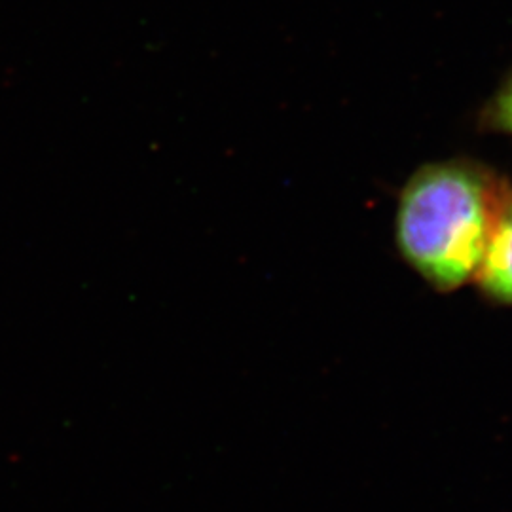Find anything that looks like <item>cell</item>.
I'll return each mask as SVG.
<instances>
[{
  "instance_id": "6da1fadb",
  "label": "cell",
  "mask_w": 512,
  "mask_h": 512,
  "mask_svg": "<svg viewBox=\"0 0 512 512\" xmlns=\"http://www.w3.org/2000/svg\"><path fill=\"white\" fill-rule=\"evenodd\" d=\"M511 186L471 156L420 165L395 211V247L404 264L435 293L473 285Z\"/></svg>"
},
{
  "instance_id": "7a4b0ae2",
  "label": "cell",
  "mask_w": 512,
  "mask_h": 512,
  "mask_svg": "<svg viewBox=\"0 0 512 512\" xmlns=\"http://www.w3.org/2000/svg\"><path fill=\"white\" fill-rule=\"evenodd\" d=\"M473 285L486 304L512 308V186Z\"/></svg>"
},
{
  "instance_id": "3957f363",
  "label": "cell",
  "mask_w": 512,
  "mask_h": 512,
  "mask_svg": "<svg viewBox=\"0 0 512 512\" xmlns=\"http://www.w3.org/2000/svg\"><path fill=\"white\" fill-rule=\"evenodd\" d=\"M475 122L480 133L505 135L512 139V67L494 93L482 103Z\"/></svg>"
}]
</instances>
